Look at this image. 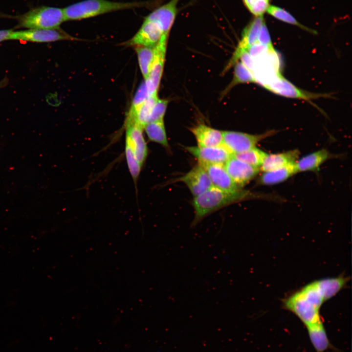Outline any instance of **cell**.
<instances>
[{
  "mask_svg": "<svg viewBox=\"0 0 352 352\" xmlns=\"http://www.w3.org/2000/svg\"><path fill=\"white\" fill-rule=\"evenodd\" d=\"M325 302L316 281L292 294L283 301V307L295 314L306 328L322 321L319 310Z\"/></svg>",
  "mask_w": 352,
  "mask_h": 352,
  "instance_id": "obj_1",
  "label": "cell"
},
{
  "mask_svg": "<svg viewBox=\"0 0 352 352\" xmlns=\"http://www.w3.org/2000/svg\"><path fill=\"white\" fill-rule=\"evenodd\" d=\"M253 196L250 192L242 188L227 191L212 186L201 195L194 197L192 205L195 216L191 226H196L205 217L223 207L251 198Z\"/></svg>",
  "mask_w": 352,
  "mask_h": 352,
  "instance_id": "obj_2",
  "label": "cell"
},
{
  "mask_svg": "<svg viewBox=\"0 0 352 352\" xmlns=\"http://www.w3.org/2000/svg\"><path fill=\"white\" fill-rule=\"evenodd\" d=\"M141 2H115L107 0H85L63 8L66 21L80 20L120 10L143 6Z\"/></svg>",
  "mask_w": 352,
  "mask_h": 352,
  "instance_id": "obj_3",
  "label": "cell"
},
{
  "mask_svg": "<svg viewBox=\"0 0 352 352\" xmlns=\"http://www.w3.org/2000/svg\"><path fill=\"white\" fill-rule=\"evenodd\" d=\"M65 21L63 8L41 6L20 16L16 27L27 29L55 28L59 27Z\"/></svg>",
  "mask_w": 352,
  "mask_h": 352,
  "instance_id": "obj_4",
  "label": "cell"
},
{
  "mask_svg": "<svg viewBox=\"0 0 352 352\" xmlns=\"http://www.w3.org/2000/svg\"><path fill=\"white\" fill-rule=\"evenodd\" d=\"M277 132V131L274 130L259 134L236 131H222V145L232 155L240 154L256 147L262 140Z\"/></svg>",
  "mask_w": 352,
  "mask_h": 352,
  "instance_id": "obj_5",
  "label": "cell"
},
{
  "mask_svg": "<svg viewBox=\"0 0 352 352\" xmlns=\"http://www.w3.org/2000/svg\"><path fill=\"white\" fill-rule=\"evenodd\" d=\"M273 79L261 85L270 92L283 97L311 101L321 97H330V94L317 93L302 89L286 79L280 72Z\"/></svg>",
  "mask_w": 352,
  "mask_h": 352,
  "instance_id": "obj_6",
  "label": "cell"
},
{
  "mask_svg": "<svg viewBox=\"0 0 352 352\" xmlns=\"http://www.w3.org/2000/svg\"><path fill=\"white\" fill-rule=\"evenodd\" d=\"M78 40L59 27L49 29H27L13 31L8 40L33 43H49L62 40Z\"/></svg>",
  "mask_w": 352,
  "mask_h": 352,
  "instance_id": "obj_7",
  "label": "cell"
},
{
  "mask_svg": "<svg viewBox=\"0 0 352 352\" xmlns=\"http://www.w3.org/2000/svg\"><path fill=\"white\" fill-rule=\"evenodd\" d=\"M163 35L160 26L157 22L145 19L138 32L124 44L134 47H154Z\"/></svg>",
  "mask_w": 352,
  "mask_h": 352,
  "instance_id": "obj_8",
  "label": "cell"
},
{
  "mask_svg": "<svg viewBox=\"0 0 352 352\" xmlns=\"http://www.w3.org/2000/svg\"><path fill=\"white\" fill-rule=\"evenodd\" d=\"M185 149L202 165L225 163L232 156L222 145L215 147H187Z\"/></svg>",
  "mask_w": 352,
  "mask_h": 352,
  "instance_id": "obj_9",
  "label": "cell"
},
{
  "mask_svg": "<svg viewBox=\"0 0 352 352\" xmlns=\"http://www.w3.org/2000/svg\"><path fill=\"white\" fill-rule=\"evenodd\" d=\"M168 37L167 36L163 35L155 45V58L149 75L144 81L150 96L157 94L164 68Z\"/></svg>",
  "mask_w": 352,
  "mask_h": 352,
  "instance_id": "obj_10",
  "label": "cell"
},
{
  "mask_svg": "<svg viewBox=\"0 0 352 352\" xmlns=\"http://www.w3.org/2000/svg\"><path fill=\"white\" fill-rule=\"evenodd\" d=\"M224 166L232 180L240 188L249 182L261 171L260 168L252 166L233 155Z\"/></svg>",
  "mask_w": 352,
  "mask_h": 352,
  "instance_id": "obj_11",
  "label": "cell"
},
{
  "mask_svg": "<svg viewBox=\"0 0 352 352\" xmlns=\"http://www.w3.org/2000/svg\"><path fill=\"white\" fill-rule=\"evenodd\" d=\"M177 181L183 182L194 197L201 195L212 187L205 169L198 163L188 172L179 177Z\"/></svg>",
  "mask_w": 352,
  "mask_h": 352,
  "instance_id": "obj_12",
  "label": "cell"
},
{
  "mask_svg": "<svg viewBox=\"0 0 352 352\" xmlns=\"http://www.w3.org/2000/svg\"><path fill=\"white\" fill-rule=\"evenodd\" d=\"M125 144L130 147L137 160L142 166L148 154V147L143 133V129L134 124L125 126Z\"/></svg>",
  "mask_w": 352,
  "mask_h": 352,
  "instance_id": "obj_13",
  "label": "cell"
},
{
  "mask_svg": "<svg viewBox=\"0 0 352 352\" xmlns=\"http://www.w3.org/2000/svg\"><path fill=\"white\" fill-rule=\"evenodd\" d=\"M263 15L257 17L244 29L242 38L229 63L235 65L238 61L240 53L248 49L253 44L258 42V38L261 26L264 22Z\"/></svg>",
  "mask_w": 352,
  "mask_h": 352,
  "instance_id": "obj_14",
  "label": "cell"
},
{
  "mask_svg": "<svg viewBox=\"0 0 352 352\" xmlns=\"http://www.w3.org/2000/svg\"><path fill=\"white\" fill-rule=\"evenodd\" d=\"M178 0H171L168 3L157 8L145 19L157 22L163 34L168 36L176 15V5Z\"/></svg>",
  "mask_w": 352,
  "mask_h": 352,
  "instance_id": "obj_15",
  "label": "cell"
},
{
  "mask_svg": "<svg viewBox=\"0 0 352 352\" xmlns=\"http://www.w3.org/2000/svg\"><path fill=\"white\" fill-rule=\"evenodd\" d=\"M202 166L208 174L212 186L227 191L242 189L232 180L223 164H213Z\"/></svg>",
  "mask_w": 352,
  "mask_h": 352,
  "instance_id": "obj_16",
  "label": "cell"
},
{
  "mask_svg": "<svg viewBox=\"0 0 352 352\" xmlns=\"http://www.w3.org/2000/svg\"><path fill=\"white\" fill-rule=\"evenodd\" d=\"M190 130L194 135L198 146L215 147L222 145V131L214 129L203 123H199L191 128Z\"/></svg>",
  "mask_w": 352,
  "mask_h": 352,
  "instance_id": "obj_17",
  "label": "cell"
},
{
  "mask_svg": "<svg viewBox=\"0 0 352 352\" xmlns=\"http://www.w3.org/2000/svg\"><path fill=\"white\" fill-rule=\"evenodd\" d=\"M157 99V94H153L136 108L130 110L126 120L125 126L134 124L144 129L149 123L151 112Z\"/></svg>",
  "mask_w": 352,
  "mask_h": 352,
  "instance_id": "obj_18",
  "label": "cell"
},
{
  "mask_svg": "<svg viewBox=\"0 0 352 352\" xmlns=\"http://www.w3.org/2000/svg\"><path fill=\"white\" fill-rule=\"evenodd\" d=\"M299 155L300 152L298 149L277 154H268L260 170L263 172L270 171L295 163L299 159Z\"/></svg>",
  "mask_w": 352,
  "mask_h": 352,
  "instance_id": "obj_19",
  "label": "cell"
},
{
  "mask_svg": "<svg viewBox=\"0 0 352 352\" xmlns=\"http://www.w3.org/2000/svg\"><path fill=\"white\" fill-rule=\"evenodd\" d=\"M332 155L326 149H322L298 159L295 163L297 173L317 170Z\"/></svg>",
  "mask_w": 352,
  "mask_h": 352,
  "instance_id": "obj_20",
  "label": "cell"
},
{
  "mask_svg": "<svg viewBox=\"0 0 352 352\" xmlns=\"http://www.w3.org/2000/svg\"><path fill=\"white\" fill-rule=\"evenodd\" d=\"M297 173L295 163L274 170L264 172L259 178L261 185H271L285 181Z\"/></svg>",
  "mask_w": 352,
  "mask_h": 352,
  "instance_id": "obj_21",
  "label": "cell"
},
{
  "mask_svg": "<svg viewBox=\"0 0 352 352\" xmlns=\"http://www.w3.org/2000/svg\"><path fill=\"white\" fill-rule=\"evenodd\" d=\"M310 341L317 352H324L330 346L322 321L307 328Z\"/></svg>",
  "mask_w": 352,
  "mask_h": 352,
  "instance_id": "obj_22",
  "label": "cell"
},
{
  "mask_svg": "<svg viewBox=\"0 0 352 352\" xmlns=\"http://www.w3.org/2000/svg\"><path fill=\"white\" fill-rule=\"evenodd\" d=\"M348 278L340 276L316 281L325 301L330 299L346 286Z\"/></svg>",
  "mask_w": 352,
  "mask_h": 352,
  "instance_id": "obj_23",
  "label": "cell"
},
{
  "mask_svg": "<svg viewBox=\"0 0 352 352\" xmlns=\"http://www.w3.org/2000/svg\"><path fill=\"white\" fill-rule=\"evenodd\" d=\"M149 139L170 150L163 120L149 123L144 127Z\"/></svg>",
  "mask_w": 352,
  "mask_h": 352,
  "instance_id": "obj_24",
  "label": "cell"
},
{
  "mask_svg": "<svg viewBox=\"0 0 352 352\" xmlns=\"http://www.w3.org/2000/svg\"><path fill=\"white\" fill-rule=\"evenodd\" d=\"M140 69L144 79L147 78L156 56L155 46L154 47L136 46Z\"/></svg>",
  "mask_w": 352,
  "mask_h": 352,
  "instance_id": "obj_25",
  "label": "cell"
},
{
  "mask_svg": "<svg viewBox=\"0 0 352 352\" xmlns=\"http://www.w3.org/2000/svg\"><path fill=\"white\" fill-rule=\"evenodd\" d=\"M244 83H258V82L253 73L241 62H237L235 64L233 79L222 95H225L234 86Z\"/></svg>",
  "mask_w": 352,
  "mask_h": 352,
  "instance_id": "obj_26",
  "label": "cell"
},
{
  "mask_svg": "<svg viewBox=\"0 0 352 352\" xmlns=\"http://www.w3.org/2000/svg\"><path fill=\"white\" fill-rule=\"evenodd\" d=\"M267 154L265 152L255 147L245 152L232 155L252 166L260 168Z\"/></svg>",
  "mask_w": 352,
  "mask_h": 352,
  "instance_id": "obj_27",
  "label": "cell"
},
{
  "mask_svg": "<svg viewBox=\"0 0 352 352\" xmlns=\"http://www.w3.org/2000/svg\"><path fill=\"white\" fill-rule=\"evenodd\" d=\"M266 11L269 14L278 20L298 26L309 32L316 33V31L310 29L301 24L292 15L284 9L274 5H269Z\"/></svg>",
  "mask_w": 352,
  "mask_h": 352,
  "instance_id": "obj_28",
  "label": "cell"
},
{
  "mask_svg": "<svg viewBox=\"0 0 352 352\" xmlns=\"http://www.w3.org/2000/svg\"><path fill=\"white\" fill-rule=\"evenodd\" d=\"M125 154L129 172L136 185L142 166L137 160L130 147L127 144H125Z\"/></svg>",
  "mask_w": 352,
  "mask_h": 352,
  "instance_id": "obj_29",
  "label": "cell"
},
{
  "mask_svg": "<svg viewBox=\"0 0 352 352\" xmlns=\"http://www.w3.org/2000/svg\"><path fill=\"white\" fill-rule=\"evenodd\" d=\"M168 103L167 99L158 98L153 108L148 123L163 120Z\"/></svg>",
  "mask_w": 352,
  "mask_h": 352,
  "instance_id": "obj_30",
  "label": "cell"
},
{
  "mask_svg": "<svg viewBox=\"0 0 352 352\" xmlns=\"http://www.w3.org/2000/svg\"><path fill=\"white\" fill-rule=\"evenodd\" d=\"M149 94L145 81L139 87L133 99L130 110H132L143 103L149 96Z\"/></svg>",
  "mask_w": 352,
  "mask_h": 352,
  "instance_id": "obj_31",
  "label": "cell"
},
{
  "mask_svg": "<svg viewBox=\"0 0 352 352\" xmlns=\"http://www.w3.org/2000/svg\"><path fill=\"white\" fill-rule=\"evenodd\" d=\"M258 42L267 46L269 50L274 53V48L272 44L267 27L264 22L262 24L258 38Z\"/></svg>",
  "mask_w": 352,
  "mask_h": 352,
  "instance_id": "obj_32",
  "label": "cell"
},
{
  "mask_svg": "<svg viewBox=\"0 0 352 352\" xmlns=\"http://www.w3.org/2000/svg\"><path fill=\"white\" fill-rule=\"evenodd\" d=\"M269 6L267 0H253L247 8L253 14L258 17L262 16Z\"/></svg>",
  "mask_w": 352,
  "mask_h": 352,
  "instance_id": "obj_33",
  "label": "cell"
},
{
  "mask_svg": "<svg viewBox=\"0 0 352 352\" xmlns=\"http://www.w3.org/2000/svg\"><path fill=\"white\" fill-rule=\"evenodd\" d=\"M248 51L253 59L261 56L265 52L274 53L269 50L267 46L258 42L251 45L248 49Z\"/></svg>",
  "mask_w": 352,
  "mask_h": 352,
  "instance_id": "obj_34",
  "label": "cell"
},
{
  "mask_svg": "<svg viewBox=\"0 0 352 352\" xmlns=\"http://www.w3.org/2000/svg\"><path fill=\"white\" fill-rule=\"evenodd\" d=\"M241 59V63L254 73V61L251 56L248 50H244L240 54L239 59Z\"/></svg>",
  "mask_w": 352,
  "mask_h": 352,
  "instance_id": "obj_35",
  "label": "cell"
},
{
  "mask_svg": "<svg viewBox=\"0 0 352 352\" xmlns=\"http://www.w3.org/2000/svg\"><path fill=\"white\" fill-rule=\"evenodd\" d=\"M13 31V29L0 30V43L9 40V37Z\"/></svg>",
  "mask_w": 352,
  "mask_h": 352,
  "instance_id": "obj_36",
  "label": "cell"
},
{
  "mask_svg": "<svg viewBox=\"0 0 352 352\" xmlns=\"http://www.w3.org/2000/svg\"><path fill=\"white\" fill-rule=\"evenodd\" d=\"M244 4L248 8L253 2V0H243Z\"/></svg>",
  "mask_w": 352,
  "mask_h": 352,
  "instance_id": "obj_37",
  "label": "cell"
},
{
  "mask_svg": "<svg viewBox=\"0 0 352 352\" xmlns=\"http://www.w3.org/2000/svg\"></svg>",
  "mask_w": 352,
  "mask_h": 352,
  "instance_id": "obj_38",
  "label": "cell"
}]
</instances>
